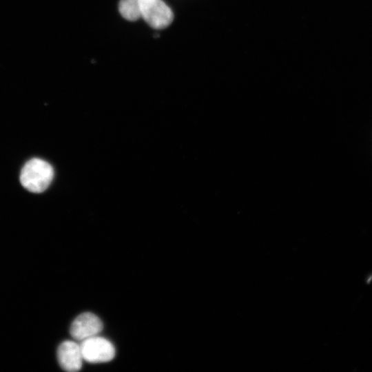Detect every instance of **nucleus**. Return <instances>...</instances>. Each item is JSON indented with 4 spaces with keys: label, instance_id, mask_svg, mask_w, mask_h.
<instances>
[{
    "label": "nucleus",
    "instance_id": "obj_1",
    "mask_svg": "<svg viewBox=\"0 0 372 372\" xmlns=\"http://www.w3.org/2000/svg\"><path fill=\"white\" fill-rule=\"evenodd\" d=\"M53 176V168L48 162L40 158H32L23 167L20 181L29 192L41 193L48 187Z\"/></svg>",
    "mask_w": 372,
    "mask_h": 372
},
{
    "label": "nucleus",
    "instance_id": "obj_2",
    "mask_svg": "<svg viewBox=\"0 0 372 372\" xmlns=\"http://www.w3.org/2000/svg\"><path fill=\"white\" fill-rule=\"evenodd\" d=\"M141 17L152 28L163 29L173 21L171 8L162 0H139Z\"/></svg>",
    "mask_w": 372,
    "mask_h": 372
},
{
    "label": "nucleus",
    "instance_id": "obj_3",
    "mask_svg": "<svg viewBox=\"0 0 372 372\" xmlns=\"http://www.w3.org/2000/svg\"><path fill=\"white\" fill-rule=\"evenodd\" d=\"M83 360L90 363L106 362L115 356V349L107 339L95 335L80 343Z\"/></svg>",
    "mask_w": 372,
    "mask_h": 372
},
{
    "label": "nucleus",
    "instance_id": "obj_4",
    "mask_svg": "<svg viewBox=\"0 0 372 372\" xmlns=\"http://www.w3.org/2000/svg\"><path fill=\"white\" fill-rule=\"evenodd\" d=\"M103 329L100 318L90 312H85L78 316L70 327L71 336L80 342L97 335Z\"/></svg>",
    "mask_w": 372,
    "mask_h": 372
},
{
    "label": "nucleus",
    "instance_id": "obj_5",
    "mask_svg": "<svg viewBox=\"0 0 372 372\" xmlns=\"http://www.w3.org/2000/svg\"><path fill=\"white\" fill-rule=\"evenodd\" d=\"M57 358L61 367L65 371H79L83 360L80 344L71 340L64 341L57 349Z\"/></svg>",
    "mask_w": 372,
    "mask_h": 372
},
{
    "label": "nucleus",
    "instance_id": "obj_6",
    "mask_svg": "<svg viewBox=\"0 0 372 372\" xmlns=\"http://www.w3.org/2000/svg\"><path fill=\"white\" fill-rule=\"evenodd\" d=\"M118 10L127 20L136 21L141 17L139 0H121Z\"/></svg>",
    "mask_w": 372,
    "mask_h": 372
}]
</instances>
